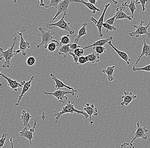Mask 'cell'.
<instances>
[{
    "mask_svg": "<svg viewBox=\"0 0 150 148\" xmlns=\"http://www.w3.org/2000/svg\"><path fill=\"white\" fill-rule=\"evenodd\" d=\"M88 23H84L82 24V27L79 31L76 38L75 39L74 43L77 44L79 42L80 38L87 34V27H88Z\"/></svg>",
    "mask_w": 150,
    "mask_h": 148,
    "instance_id": "obj_24",
    "label": "cell"
},
{
    "mask_svg": "<svg viewBox=\"0 0 150 148\" xmlns=\"http://www.w3.org/2000/svg\"><path fill=\"white\" fill-rule=\"evenodd\" d=\"M120 148H135V147L133 143H124L121 145Z\"/></svg>",
    "mask_w": 150,
    "mask_h": 148,
    "instance_id": "obj_40",
    "label": "cell"
},
{
    "mask_svg": "<svg viewBox=\"0 0 150 148\" xmlns=\"http://www.w3.org/2000/svg\"><path fill=\"white\" fill-rule=\"evenodd\" d=\"M69 55H70V56L73 57L74 62V64L76 65H77V64L78 62L79 59V57L75 55L74 53V52H70V53H69Z\"/></svg>",
    "mask_w": 150,
    "mask_h": 148,
    "instance_id": "obj_41",
    "label": "cell"
},
{
    "mask_svg": "<svg viewBox=\"0 0 150 148\" xmlns=\"http://www.w3.org/2000/svg\"><path fill=\"white\" fill-rule=\"evenodd\" d=\"M70 39L69 38V35H67L62 36L59 40V43L61 46L64 45H69V44H70Z\"/></svg>",
    "mask_w": 150,
    "mask_h": 148,
    "instance_id": "obj_29",
    "label": "cell"
},
{
    "mask_svg": "<svg viewBox=\"0 0 150 148\" xmlns=\"http://www.w3.org/2000/svg\"><path fill=\"white\" fill-rule=\"evenodd\" d=\"M112 36H110V37L105 38V39H100V40L94 42L92 45H91L83 47V49H84V50H85L89 48L93 47H94L103 46L105 45L107 43L112 41Z\"/></svg>",
    "mask_w": 150,
    "mask_h": 148,
    "instance_id": "obj_21",
    "label": "cell"
},
{
    "mask_svg": "<svg viewBox=\"0 0 150 148\" xmlns=\"http://www.w3.org/2000/svg\"><path fill=\"white\" fill-rule=\"evenodd\" d=\"M58 46H61L59 42L57 40H54L49 44L47 47V49L49 52H53L56 50L57 47Z\"/></svg>",
    "mask_w": 150,
    "mask_h": 148,
    "instance_id": "obj_28",
    "label": "cell"
},
{
    "mask_svg": "<svg viewBox=\"0 0 150 148\" xmlns=\"http://www.w3.org/2000/svg\"><path fill=\"white\" fill-rule=\"evenodd\" d=\"M50 76L51 77L52 79L55 82V87L56 88V90H62V89L66 88V89H67L69 90H71V91H75V90L72 87H70V86H67L62 81L58 79L55 76V75L53 74L52 73L50 74Z\"/></svg>",
    "mask_w": 150,
    "mask_h": 148,
    "instance_id": "obj_16",
    "label": "cell"
},
{
    "mask_svg": "<svg viewBox=\"0 0 150 148\" xmlns=\"http://www.w3.org/2000/svg\"><path fill=\"white\" fill-rule=\"evenodd\" d=\"M74 53L75 55H76L78 57H80L83 56L84 53V50L83 47H81L78 48L75 50H74Z\"/></svg>",
    "mask_w": 150,
    "mask_h": 148,
    "instance_id": "obj_35",
    "label": "cell"
},
{
    "mask_svg": "<svg viewBox=\"0 0 150 148\" xmlns=\"http://www.w3.org/2000/svg\"><path fill=\"white\" fill-rule=\"evenodd\" d=\"M116 67V66L115 65L108 66L106 68H105L102 71V73H104L106 75L108 80L110 82L114 81L113 74Z\"/></svg>",
    "mask_w": 150,
    "mask_h": 148,
    "instance_id": "obj_20",
    "label": "cell"
},
{
    "mask_svg": "<svg viewBox=\"0 0 150 148\" xmlns=\"http://www.w3.org/2000/svg\"><path fill=\"white\" fill-rule=\"evenodd\" d=\"M36 63V59L33 57H29L26 60V64L29 66H33Z\"/></svg>",
    "mask_w": 150,
    "mask_h": 148,
    "instance_id": "obj_34",
    "label": "cell"
},
{
    "mask_svg": "<svg viewBox=\"0 0 150 148\" xmlns=\"http://www.w3.org/2000/svg\"><path fill=\"white\" fill-rule=\"evenodd\" d=\"M125 7L121 6L120 8H117L116 13H117V16L116 17V20L126 19L128 20L129 21H132L133 19L132 16H128L123 11L125 9Z\"/></svg>",
    "mask_w": 150,
    "mask_h": 148,
    "instance_id": "obj_18",
    "label": "cell"
},
{
    "mask_svg": "<svg viewBox=\"0 0 150 148\" xmlns=\"http://www.w3.org/2000/svg\"><path fill=\"white\" fill-rule=\"evenodd\" d=\"M143 46L142 47V50L140 56L138 58V59L137 61L136 62V64L137 65L138 62H139V61L140 60L141 58L144 56H146V57H149L150 56V45H148L146 43L145 40V36H143Z\"/></svg>",
    "mask_w": 150,
    "mask_h": 148,
    "instance_id": "obj_19",
    "label": "cell"
},
{
    "mask_svg": "<svg viewBox=\"0 0 150 148\" xmlns=\"http://www.w3.org/2000/svg\"><path fill=\"white\" fill-rule=\"evenodd\" d=\"M110 5V3H108L107 4L105 5L104 10H103V14L100 16L98 21L96 20L95 18H94L93 17L91 18V20L92 21L96 24V26L97 27L98 30V36L100 37H102L103 36V35L102 33V28L103 27V24H104V18H105V15L106 13L107 10L108 8Z\"/></svg>",
    "mask_w": 150,
    "mask_h": 148,
    "instance_id": "obj_8",
    "label": "cell"
},
{
    "mask_svg": "<svg viewBox=\"0 0 150 148\" xmlns=\"http://www.w3.org/2000/svg\"><path fill=\"white\" fill-rule=\"evenodd\" d=\"M88 2L91 4L95 5L96 4V2H97V0H88Z\"/></svg>",
    "mask_w": 150,
    "mask_h": 148,
    "instance_id": "obj_44",
    "label": "cell"
},
{
    "mask_svg": "<svg viewBox=\"0 0 150 148\" xmlns=\"http://www.w3.org/2000/svg\"><path fill=\"white\" fill-rule=\"evenodd\" d=\"M26 30L24 27H22L21 28V32L19 33L17 32L18 35L20 37V42L19 44V49L17 50L14 51V53H15V55H17L21 52L22 53V55L23 56H26L27 53H26V50L27 49H30V43L28 41H25L24 38L23 37V33L26 31Z\"/></svg>",
    "mask_w": 150,
    "mask_h": 148,
    "instance_id": "obj_7",
    "label": "cell"
},
{
    "mask_svg": "<svg viewBox=\"0 0 150 148\" xmlns=\"http://www.w3.org/2000/svg\"><path fill=\"white\" fill-rule=\"evenodd\" d=\"M79 96V95H77L76 97L75 98L73 102L71 103L70 101H68V103L65 106L61 108V110L59 111H53V115L55 116L56 118L55 123H57L59 119L60 118L62 115L66 114H73V113H76L78 115H83L85 118V119H87L89 118V116L86 112L82 110H79L75 108L74 105V103L76 99Z\"/></svg>",
    "mask_w": 150,
    "mask_h": 148,
    "instance_id": "obj_1",
    "label": "cell"
},
{
    "mask_svg": "<svg viewBox=\"0 0 150 148\" xmlns=\"http://www.w3.org/2000/svg\"><path fill=\"white\" fill-rule=\"evenodd\" d=\"M148 2V1L146 0H140V1H136V4H140L142 6V12H144L146 10L145 9V4L146 3Z\"/></svg>",
    "mask_w": 150,
    "mask_h": 148,
    "instance_id": "obj_38",
    "label": "cell"
},
{
    "mask_svg": "<svg viewBox=\"0 0 150 148\" xmlns=\"http://www.w3.org/2000/svg\"><path fill=\"white\" fill-rule=\"evenodd\" d=\"M132 70L133 72H137V71H144V72H150V64L147 65L145 67H136L134 66L132 67Z\"/></svg>",
    "mask_w": 150,
    "mask_h": 148,
    "instance_id": "obj_30",
    "label": "cell"
},
{
    "mask_svg": "<svg viewBox=\"0 0 150 148\" xmlns=\"http://www.w3.org/2000/svg\"><path fill=\"white\" fill-rule=\"evenodd\" d=\"M37 119L34 120V123L33 128H30V130H28L27 127H25L21 132H20V135L22 137L27 139L30 141V145L32 144V140L34 139L33 133L35 132V129L36 126Z\"/></svg>",
    "mask_w": 150,
    "mask_h": 148,
    "instance_id": "obj_10",
    "label": "cell"
},
{
    "mask_svg": "<svg viewBox=\"0 0 150 148\" xmlns=\"http://www.w3.org/2000/svg\"><path fill=\"white\" fill-rule=\"evenodd\" d=\"M93 50L98 54H102L106 52L105 48L103 46L94 47Z\"/></svg>",
    "mask_w": 150,
    "mask_h": 148,
    "instance_id": "obj_31",
    "label": "cell"
},
{
    "mask_svg": "<svg viewBox=\"0 0 150 148\" xmlns=\"http://www.w3.org/2000/svg\"><path fill=\"white\" fill-rule=\"evenodd\" d=\"M137 96L134 94L133 93L124 91V95L121 96L122 99H123V101L121 103L120 105L122 106H128L133 100L137 99Z\"/></svg>",
    "mask_w": 150,
    "mask_h": 148,
    "instance_id": "obj_14",
    "label": "cell"
},
{
    "mask_svg": "<svg viewBox=\"0 0 150 148\" xmlns=\"http://www.w3.org/2000/svg\"><path fill=\"white\" fill-rule=\"evenodd\" d=\"M149 130L145 126H142L140 125L139 121L137 123V129L134 134V138L131 140L130 143H133V142L138 138H142L144 140H146L148 138V136L146 135Z\"/></svg>",
    "mask_w": 150,
    "mask_h": 148,
    "instance_id": "obj_9",
    "label": "cell"
},
{
    "mask_svg": "<svg viewBox=\"0 0 150 148\" xmlns=\"http://www.w3.org/2000/svg\"><path fill=\"white\" fill-rule=\"evenodd\" d=\"M108 45L109 46L111 47L114 50L115 52L119 55V57L121 58L124 61H125L126 62L127 64L129 65V64H130L131 61H134V60L131 59L129 58L128 55H127L126 53L123 52V51H122L119 50L118 49H117V47H115L112 45L111 41V42H109L108 43Z\"/></svg>",
    "mask_w": 150,
    "mask_h": 148,
    "instance_id": "obj_17",
    "label": "cell"
},
{
    "mask_svg": "<svg viewBox=\"0 0 150 148\" xmlns=\"http://www.w3.org/2000/svg\"></svg>",
    "mask_w": 150,
    "mask_h": 148,
    "instance_id": "obj_47",
    "label": "cell"
},
{
    "mask_svg": "<svg viewBox=\"0 0 150 148\" xmlns=\"http://www.w3.org/2000/svg\"><path fill=\"white\" fill-rule=\"evenodd\" d=\"M77 91V90H75L74 91H65L63 90H56L53 92H47L45 91H44V93L47 95H52L56 97V99L58 100L61 103H64L67 100V97L66 96L67 94H70L72 96H74L75 95V93Z\"/></svg>",
    "mask_w": 150,
    "mask_h": 148,
    "instance_id": "obj_5",
    "label": "cell"
},
{
    "mask_svg": "<svg viewBox=\"0 0 150 148\" xmlns=\"http://www.w3.org/2000/svg\"><path fill=\"white\" fill-rule=\"evenodd\" d=\"M45 29H46V28H38V30L41 32V33L39 34L38 35L41 37L42 39L41 42L39 45L33 43L34 44L36 45L37 48H39L42 46H44L45 49H47L49 44L54 40V39H53V36L55 33L54 32H51L50 30L47 32L45 31Z\"/></svg>",
    "mask_w": 150,
    "mask_h": 148,
    "instance_id": "obj_4",
    "label": "cell"
},
{
    "mask_svg": "<svg viewBox=\"0 0 150 148\" xmlns=\"http://www.w3.org/2000/svg\"><path fill=\"white\" fill-rule=\"evenodd\" d=\"M7 136V133L3 134L1 138V140H0V148H3L4 147Z\"/></svg>",
    "mask_w": 150,
    "mask_h": 148,
    "instance_id": "obj_37",
    "label": "cell"
},
{
    "mask_svg": "<svg viewBox=\"0 0 150 148\" xmlns=\"http://www.w3.org/2000/svg\"><path fill=\"white\" fill-rule=\"evenodd\" d=\"M32 118V116L29 112H27L25 110L22 111V116H21V120L23 122V126L25 127H28L30 129L29 122Z\"/></svg>",
    "mask_w": 150,
    "mask_h": 148,
    "instance_id": "obj_23",
    "label": "cell"
},
{
    "mask_svg": "<svg viewBox=\"0 0 150 148\" xmlns=\"http://www.w3.org/2000/svg\"><path fill=\"white\" fill-rule=\"evenodd\" d=\"M103 27H104V28H105V29H107L106 33H108L109 31H112L117 30V28H115V26H113V25H110L109 24H108V23H104L103 24Z\"/></svg>",
    "mask_w": 150,
    "mask_h": 148,
    "instance_id": "obj_32",
    "label": "cell"
},
{
    "mask_svg": "<svg viewBox=\"0 0 150 148\" xmlns=\"http://www.w3.org/2000/svg\"><path fill=\"white\" fill-rule=\"evenodd\" d=\"M81 47V46L78 45L77 44H76L75 43H72V44H70V50L72 49L74 50L78 48Z\"/></svg>",
    "mask_w": 150,
    "mask_h": 148,
    "instance_id": "obj_42",
    "label": "cell"
},
{
    "mask_svg": "<svg viewBox=\"0 0 150 148\" xmlns=\"http://www.w3.org/2000/svg\"><path fill=\"white\" fill-rule=\"evenodd\" d=\"M130 4L129 5H127V2H125L123 3L122 4V7H128L130 9L131 11V14H132V17H134V13L135 11L137 10L136 6V1H132V0H130Z\"/></svg>",
    "mask_w": 150,
    "mask_h": 148,
    "instance_id": "obj_27",
    "label": "cell"
},
{
    "mask_svg": "<svg viewBox=\"0 0 150 148\" xmlns=\"http://www.w3.org/2000/svg\"><path fill=\"white\" fill-rule=\"evenodd\" d=\"M71 2H72V1L63 0V1H61L59 5L55 8L57 10V12L56 16L52 18V20H56L57 18L60 16L61 14L62 13H64L65 12L67 11V9L69 7V6Z\"/></svg>",
    "mask_w": 150,
    "mask_h": 148,
    "instance_id": "obj_12",
    "label": "cell"
},
{
    "mask_svg": "<svg viewBox=\"0 0 150 148\" xmlns=\"http://www.w3.org/2000/svg\"><path fill=\"white\" fill-rule=\"evenodd\" d=\"M72 2L79 3L81 4L86 6L87 8H88L89 10H91L92 11V13L93 14L96 13L97 12H101V11L100 9L97 8L96 6H95L94 5L91 4L90 3L84 1L83 0H78V1H72Z\"/></svg>",
    "mask_w": 150,
    "mask_h": 148,
    "instance_id": "obj_22",
    "label": "cell"
},
{
    "mask_svg": "<svg viewBox=\"0 0 150 148\" xmlns=\"http://www.w3.org/2000/svg\"><path fill=\"white\" fill-rule=\"evenodd\" d=\"M89 62L92 64L97 63L100 61V57L99 54H97L96 52H93L91 54L86 56Z\"/></svg>",
    "mask_w": 150,
    "mask_h": 148,
    "instance_id": "obj_26",
    "label": "cell"
},
{
    "mask_svg": "<svg viewBox=\"0 0 150 148\" xmlns=\"http://www.w3.org/2000/svg\"><path fill=\"white\" fill-rule=\"evenodd\" d=\"M70 44L67 45H64L62 46L59 49V55H62L64 58L66 59L67 56L70 53Z\"/></svg>",
    "mask_w": 150,
    "mask_h": 148,
    "instance_id": "obj_25",
    "label": "cell"
},
{
    "mask_svg": "<svg viewBox=\"0 0 150 148\" xmlns=\"http://www.w3.org/2000/svg\"><path fill=\"white\" fill-rule=\"evenodd\" d=\"M117 16V13H116L112 18L108 19L105 23H108V24H109L110 25H113V24H114V22H115V21H116V18Z\"/></svg>",
    "mask_w": 150,
    "mask_h": 148,
    "instance_id": "obj_39",
    "label": "cell"
},
{
    "mask_svg": "<svg viewBox=\"0 0 150 148\" xmlns=\"http://www.w3.org/2000/svg\"><path fill=\"white\" fill-rule=\"evenodd\" d=\"M86 102V105L83 108V110L88 115L90 118V123L92 125L94 123V122L92 120V116L93 115L97 116L98 115V109L93 104H90L89 103H87V101Z\"/></svg>",
    "mask_w": 150,
    "mask_h": 148,
    "instance_id": "obj_11",
    "label": "cell"
},
{
    "mask_svg": "<svg viewBox=\"0 0 150 148\" xmlns=\"http://www.w3.org/2000/svg\"><path fill=\"white\" fill-rule=\"evenodd\" d=\"M88 60L87 57H84V56H81L80 57L79 59L78 62L77 64V65H82V64H85L86 63L88 62Z\"/></svg>",
    "mask_w": 150,
    "mask_h": 148,
    "instance_id": "obj_36",
    "label": "cell"
},
{
    "mask_svg": "<svg viewBox=\"0 0 150 148\" xmlns=\"http://www.w3.org/2000/svg\"><path fill=\"white\" fill-rule=\"evenodd\" d=\"M61 1L60 0H50V3L49 5L47 6L46 8H50L51 7L52 9H53V8H56V6L59 5V4L61 2Z\"/></svg>",
    "mask_w": 150,
    "mask_h": 148,
    "instance_id": "obj_33",
    "label": "cell"
},
{
    "mask_svg": "<svg viewBox=\"0 0 150 148\" xmlns=\"http://www.w3.org/2000/svg\"><path fill=\"white\" fill-rule=\"evenodd\" d=\"M67 15V11H66L63 14L62 18L56 23H53V24L47 23L46 29H48L50 30H53L55 28H58L64 30L68 32L70 35H73L75 33L74 31L70 28V23L66 22L64 19L65 16Z\"/></svg>",
    "mask_w": 150,
    "mask_h": 148,
    "instance_id": "obj_3",
    "label": "cell"
},
{
    "mask_svg": "<svg viewBox=\"0 0 150 148\" xmlns=\"http://www.w3.org/2000/svg\"><path fill=\"white\" fill-rule=\"evenodd\" d=\"M9 141H10V143H11V148H14L13 144V137H10V139H9Z\"/></svg>",
    "mask_w": 150,
    "mask_h": 148,
    "instance_id": "obj_45",
    "label": "cell"
},
{
    "mask_svg": "<svg viewBox=\"0 0 150 148\" xmlns=\"http://www.w3.org/2000/svg\"><path fill=\"white\" fill-rule=\"evenodd\" d=\"M19 37L18 35L16 37H15L13 40V44L11 47L9 48L7 50L4 51L2 48H0L1 52V57L0 60H2L3 59H4L5 62L2 65V67L4 68H9L11 65V61L13 58L14 57V55L13 52L14 48L16 43L17 39Z\"/></svg>",
    "mask_w": 150,
    "mask_h": 148,
    "instance_id": "obj_2",
    "label": "cell"
},
{
    "mask_svg": "<svg viewBox=\"0 0 150 148\" xmlns=\"http://www.w3.org/2000/svg\"><path fill=\"white\" fill-rule=\"evenodd\" d=\"M38 1L40 2V6H43V7H45V8H46L47 6L45 5V4H44V1Z\"/></svg>",
    "mask_w": 150,
    "mask_h": 148,
    "instance_id": "obj_43",
    "label": "cell"
},
{
    "mask_svg": "<svg viewBox=\"0 0 150 148\" xmlns=\"http://www.w3.org/2000/svg\"><path fill=\"white\" fill-rule=\"evenodd\" d=\"M112 1L115 3V5H116V4H117V3H118V2H117V1Z\"/></svg>",
    "mask_w": 150,
    "mask_h": 148,
    "instance_id": "obj_46",
    "label": "cell"
},
{
    "mask_svg": "<svg viewBox=\"0 0 150 148\" xmlns=\"http://www.w3.org/2000/svg\"><path fill=\"white\" fill-rule=\"evenodd\" d=\"M34 79V76H33L31 77L29 81H23L21 82V85L23 86V89H22V91H21L20 95L19 96L18 101L15 104V106H19L20 102L21 101L22 97L24 96L26 93L28 92L29 90L30 89V88L31 87V83Z\"/></svg>",
    "mask_w": 150,
    "mask_h": 148,
    "instance_id": "obj_13",
    "label": "cell"
},
{
    "mask_svg": "<svg viewBox=\"0 0 150 148\" xmlns=\"http://www.w3.org/2000/svg\"><path fill=\"white\" fill-rule=\"evenodd\" d=\"M1 76L3 78L5 79L8 82V86L10 87L12 90L17 91L18 89L19 88H23V86L21 85V83H18V81L16 80H13L11 79L10 78L5 75L1 73L0 74Z\"/></svg>",
    "mask_w": 150,
    "mask_h": 148,
    "instance_id": "obj_15",
    "label": "cell"
},
{
    "mask_svg": "<svg viewBox=\"0 0 150 148\" xmlns=\"http://www.w3.org/2000/svg\"><path fill=\"white\" fill-rule=\"evenodd\" d=\"M144 23V21L141 20L139 25H134L133 27L136 28V30L129 33V35L131 37H136L137 38H139L140 36L142 35H150V33H149L148 31V29L150 27V21L146 26H143Z\"/></svg>",
    "mask_w": 150,
    "mask_h": 148,
    "instance_id": "obj_6",
    "label": "cell"
}]
</instances>
